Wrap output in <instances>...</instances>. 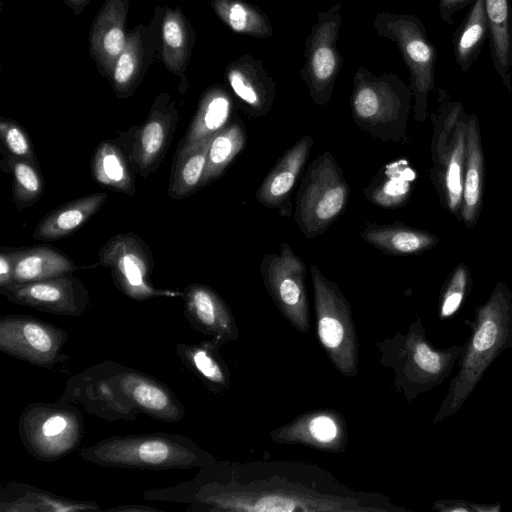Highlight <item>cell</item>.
<instances>
[{"instance_id":"cell-1","label":"cell","mask_w":512,"mask_h":512,"mask_svg":"<svg viewBox=\"0 0 512 512\" xmlns=\"http://www.w3.org/2000/svg\"><path fill=\"white\" fill-rule=\"evenodd\" d=\"M193 478L143 492L147 501L186 505L187 511L389 512L383 495L358 492L319 466L291 461H217Z\"/></svg>"},{"instance_id":"cell-2","label":"cell","mask_w":512,"mask_h":512,"mask_svg":"<svg viewBox=\"0 0 512 512\" xmlns=\"http://www.w3.org/2000/svg\"><path fill=\"white\" fill-rule=\"evenodd\" d=\"M59 401L110 422L135 420L139 414H145L173 423L186 414L164 383L112 360L94 364L70 377Z\"/></svg>"},{"instance_id":"cell-3","label":"cell","mask_w":512,"mask_h":512,"mask_svg":"<svg viewBox=\"0 0 512 512\" xmlns=\"http://www.w3.org/2000/svg\"><path fill=\"white\" fill-rule=\"evenodd\" d=\"M79 456L99 466L147 470L200 468L216 460L192 439L166 432L114 435L81 449Z\"/></svg>"},{"instance_id":"cell-4","label":"cell","mask_w":512,"mask_h":512,"mask_svg":"<svg viewBox=\"0 0 512 512\" xmlns=\"http://www.w3.org/2000/svg\"><path fill=\"white\" fill-rule=\"evenodd\" d=\"M350 188L335 157L325 151L308 166L299 184L293 219L308 239L321 236L344 212Z\"/></svg>"},{"instance_id":"cell-5","label":"cell","mask_w":512,"mask_h":512,"mask_svg":"<svg viewBox=\"0 0 512 512\" xmlns=\"http://www.w3.org/2000/svg\"><path fill=\"white\" fill-rule=\"evenodd\" d=\"M319 340L334 367L345 377L358 370V339L351 306L341 289L317 266L310 267Z\"/></svg>"},{"instance_id":"cell-6","label":"cell","mask_w":512,"mask_h":512,"mask_svg":"<svg viewBox=\"0 0 512 512\" xmlns=\"http://www.w3.org/2000/svg\"><path fill=\"white\" fill-rule=\"evenodd\" d=\"M18 432L26 451L35 459L51 462L75 450L84 434V419L76 405L30 403L22 410Z\"/></svg>"},{"instance_id":"cell-7","label":"cell","mask_w":512,"mask_h":512,"mask_svg":"<svg viewBox=\"0 0 512 512\" xmlns=\"http://www.w3.org/2000/svg\"><path fill=\"white\" fill-rule=\"evenodd\" d=\"M98 259L99 265L110 269L117 289L133 300L182 296L179 292L154 287L151 281L154 268L153 253L133 232L110 237L99 250Z\"/></svg>"},{"instance_id":"cell-8","label":"cell","mask_w":512,"mask_h":512,"mask_svg":"<svg viewBox=\"0 0 512 512\" xmlns=\"http://www.w3.org/2000/svg\"><path fill=\"white\" fill-rule=\"evenodd\" d=\"M263 284L274 304L298 331L310 329L309 303L305 285L306 266L288 243L278 253L263 256L260 263Z\"/></svg>"},{"instance_id":"cell-9","label":"cell","mask_w":512,"mask_h":512,"mask_svg":"<svg viewBox=\"0 0 512 512\" xmlns=\"http://www.w3.org/2000/svg\"><path fill=\"white\" fill-rule=\"evenodd\" d=\"M67 340V331L33 316L0 318L1 352L38 367L51 368L68 359L62 353Z\"/></svg>"},{"instance_id":"cell-10","label":"cell","mask_w":512,"mask_h":512,"mask_svg":"<svg viewBox=\"0 0 512 512\" xmlns=\"http://www.w3.org/2000/svg\"><path fill=\"white\" fill-rule=\"evenodd\" d=\"M178 123L175 103L161 94L153 103L142 125L131 128L120 140L125 146L133 170L146 179L162 162Z\"/></svg>"},{"instance_id":"cell-11","label":"cell","mask_w":512,"mask_h":512,"mask_svg":"<svg viewBox=\"0 0 512 512\" xmlns=\"http://www.w3.org/2000/svg\"><path fill=\"white\" fill-rule=\"evenodd\" d=\"M0 293L16 304L46 313L78 317L90 305L86 286L71 274L46 280L0 287Z\"/></svg>"},{"instance_id":"cell-12","label":"cell","mask_w":512,"mask_h":512,"mask_svg":"<svg viewBox=\"0 0 512 512\" xmlns=\"http://www.w3.org/2000/svg\"><path fill=\"white\" fill-rule=\"evenodd\" d=\"M184 314L191 327L220 346L237 340L234 315L223 298L211 287L193 283L182 292Z\"/></svg>"},{"instance_id":"cell-13","label":"cell","mask_w":512,"mask_h":512,"mask_svg":"<svg viewBox=\"0 0 512 512\" xmlns=\"http://www.w3.org/2000/svg\"><path fill=\"white\" fill-rule=\"evenodd\" d=\"M313 146L310 134L301 137L278 159L258 187L255 197L263 206L278 209L280 215L290 217L291 196Z\"/></svg>"},{"instance_id":"cell-14","label":"cell","mask_w":512,"mask_h":512,"mask_svg":"<svg viewBox=\"0 0 512 512\" xmlns=\"http://www.w3.org/2000/svg\"><path fill=\"white\" fill-rule=\"evenodd\" d=\"M277 443H300L315 449L340 452L347 442V430L342 417L334 411L303 414L270 433Z\"/></svg>"},{"instance_id":"cell-15","label":"cell","mask_w":512,"mask_h":512,"mask_svg":"<svg viewBox=\"0 0 512 512\" xmlns=\"http://www.w3.org/2000/svg\"><path fill=\"white\" fill-rule=\"evenodd\" d=\"M353 117L365 133L380 141H399L404 134L401 104L372 86H362L353 97Z\"/></svg>"},{"instance_id":"cell-16","label":"cell","mask_w":512,"mask_h":512,"mask_svg":"<svg viewBox=\"0 0 512 512\" xmlns=\"http://www.w3.org/2000/svg\"><path fill=\"white\" fill-rule=\"evenodd\" d=\"M100 511L98 503L70 499L23 482L8 481L0 489L1 512Z\"/></svg>"},{"instance_id":"cell-17","label":"cell","mask_w":512,"mask_h":512,"mask_svg":"<svg viewBox=\"0 0 512 512\" xmlns=\"http://www.w3.org/2000/svg\"><path fill=\"white\" fill-rule=\"evenodd\" d=\"M220 347L210 339L176 345V354L185 368L214 394L225 393L231 384V374L219 352Z\"/></svg>"},{"instance_id":"cell-18","label":"cell","mask_w":512,"mask_h":512,"mask_svg":"<svg viewBox=\"0 0 512 512\" xmlns=\"http://www.w3.org/2000/svg\"><path fill=\"white\" fill-rule=\"evenodd\" d=\"M106 200L107 194L99 192L62 204L40 220L33 231V239L55 241L67 237L95 215Z\"/></svg>"},{"instance_id":"cell-19","label":"cell","mask_w":512,"mask_h":512,"mask_svg":"<svg viewBox=\"0 0 512 512\" xmlns=\"http://www.w3.org/2000/svg\"><path fill=\"white\" fill-rule=\"evenodd\" d=\"M79 267L60 250L47 246L14 249V283L23 284L71 274Z\"/></svg>"},{"instance_id":"cell-20","label":"cell","mask_w":512,"mask_h":512,"mask_svg":"<svg viewBox=\"0 0 512 512\" xmlns=\"http://www.w3.org/2000/svg\"><path fill=\"white\" fill-rule=\"evenodd\" d=\"M127 150L120 140H104L91 159L94 180L110 190L134 196L135 182Z\"/></svg>"},{"instance_id":"cell-21","label":"cell","mask_w":512,"mask_h":512,"mask_svg":"<svg viewBox=\"0 0 512 512\" xmlns=\"http://www.w3.org/2000/svg\"><path fill=\"white\" fill-rule=\"evenodd\" d=\"M359 235L369 245L391 255L417 253L433 242L431 236L400 223H367L361 227Z\"/></svg>"},{"instance_id":"cell-22","label":"cell","mask_w":512,"mask_h":512,"mask_svg":"<svg viewBox=\"0 0 512 512\" xmlns=\"http://www.w3.org/2000/svg\"><path fill=\"white\" fill-rule=\"evenodd\" d=\"M414 178L406 160L393 161L378 170L363 192L374 205L395 208L405 201Z\"/></svg>"},{"instance_id":"cell-23","label":"cell","mask_w":512,"mask_h":512,"mask_svg":"<svg viewBox=\"0 0 512 512\" xmlns=\"http://www.w3.org/2000/svg\"><path fill=\"white\" fill-rule=\"evenodd\" d=\"M211 139L178 150L168 186V194L172 199L186 198L202 188Z\"/></svg>"},{"instance_id":"cell-24","label":"cell","mask_w":512,"mask_h":512,"mask_svg":"<svg viewBox=\"0 0 512 512\" xmlns=\"http://www.w3.org/2000/svg\"><path fill=\"white\" fill-rule=\"evenodd\" d=\"M231 113V102L222 93H211L206 96L192 120L179 149H186L206 139L228 125Z\"/></svg>"},{"instance_id":"cell-25","label":"cell","mask_w":512,"mask_h":512,"mask_svg":"<svg viewBox=\"0 0 512 512\" xmlns=\"http://www.w3.org/2000/svg\"><path fill=\"white\" fill-rule=\"evenodd\" d=\"M245 145L246 132L239 123H230L216 133L209 144L202 187L219 178Z\"/></svg>"},{"instance_id":"cell-26","label":"cell","mask_w":512,"mask_h":512,"mask_svg":"<svg viewBox=\"0 0 512 512\" xmlns=\"http://www.w3.org/2000/svg\"><path fill=\"white\" fill-rule=\"evenodd\" d=\"M1 167L12 175V197L20 210L32 206L41 198L44 181L37 162L4 155Z\"/></svg>"},{"instance_id":"cell-27","label":"cell","mask_w":512,"mask_h":512,"mask_svg":"<svg viewBox=\"0 0 512 512\" xmlns=\"http://www.w3.org/2000/svg\"><path fill=\"white\" fill-rule=\"evenodd\" d=\"M485 10L491 36L494 66L508 84L509 74V9L507 0H485Z\"/></svg>"},{"instance_id":"cell-28","label":"cell","mask_w":512,"mask_h":512,"mask_svg":"<svg viewBox=\"0 0 512 512\" xmlns=\"http://www.w3.org/2000/svg\"><path fill=\"white\" fill-rule=\"evenodd\" d=\"M489 31L485 0H476L455 40L456 61L462 71L471 66Z\"/></svg>"},{"instance_id":"cell-29","label":"cell","mask_w":512,"mask_h":512,"mask_svg":"<svg viewBox=\"0 0 512 512\" xmlns=\"http://www.w3.org/2000/svg\"><path fill=\"white\" fill-rule=\"evenodd\" d=\"M468 134V166L464 184V202L465 208L463 215L467 220L473 217L474 210L478 204L480 196V167L481 155L479 151L475 125L470 123Z\"/></svg>"},{"instance_id":"cell-30","label":"cell","mask_w":512,"mask_h":512,"mask_svg":"<svg viewBox=\"0 0 512 512\" xmlns=\"http://www.w3.org/2000/svg\"><path fill=\"white\" fill-rule=\"evenodd\" d=\"M122 24L120 17H113L112 20H104L101 17L96 29V48L102 56L108 61H113L114 64L126 45Z\"/></svg>"},{"instance_id":"cell-31","label":"cell","mask_w":512,"mask_h":512,"mask_svg":"<svg viewBox=\"0 0 512 512\" xmlns=\"http://www.w3.org/2000/svg\"><path fill=\"white\" fill-rule=\"evenodd\" d=\"M0 138L4 155L36 162L33 145L27 132L18 122L7 118L0 120Z\"/></svg>"},{"instance_id":"cell-32","label":"cell","mask_w":512,"mask_h":512,"mask_svg":"<svg viewBox=\"0 0 512 512\" xmlns=\"http://www.w3.org/2000/svg\"><path fill=\"white\" fill-rule=\"evenodd\" d=\"M463 136L458 135L457 142L451 154L446 174V187L449 197V205L452 210L457 208L463 194L462 162H463Z\"/></svg>"},{"instance_id":"cell-33","label":"cell","mask_w":512,"mask_h":512,"mask_svg":"<svg viewBox=\"0 0 512 512\" xmlns=\"http://www.w3.org/2000/svg\"><path fill=\"white\" fill-rule=\"evenodd\" d=\"M229 82L235 94L251 107V114L261 116L266 112L262 95L239 71L229 74Z\"/></svg>"},{"instance_id":"cell-34","label":"cell","mask_w":512,"mask_h":512,"mask_svg":"<svg viewBox=\"0 0 512 512\" xmlns=\"http://www.w3.org/2000/svg\"><path fill=\"white\" fill-rule=\"evenodd\" d=\"M411 361L416 368L429 374L438 373L442 367L440 355L431 350L425 342H416L412 346Z\"/></svg>"},{"instance_id":"cell-35","label":"cell","mask_w":512,"mask_h":512,"mask_svg":"<svg viewBox=\"0 0 512 512\" xmlns=\"http://www.w3.org/2000/svg\"><path fill=\"white\" fill-rule=\"evenodd\" d=\"M163 40L166 51L170 53L182 52L185 45V31L181 21L169 15L163 24Z\"/></svg>"},{"instance_id":"cell-36","label":"cell","mask_w":512,"mask_h":512,"mask_svg":"<svg viewBox=\"0 0 512 512\" xmlns=\"http://www.w3.org/2000/svg\"><path fill=\"white\" fill-rule=\"evenodd\" d=\"M335 59L333 52L328 47H320L313 56V71L315 77L320 81H325L333 73Z\"/></svg>"},{"instance_id":"cell-37","label":"cell","mask_w":512,"mask_h":512,"mask_svg":"<svg viewBox=\"0 0 512 512\" xmlns=\"http://www.w3.org/2000/svg\"><path fill=\"white\" fill-rule=\"evenodd\" d=\"M497 333L498 328L495 322L492 320H485L474 336V349L480 352L490 349L496 341Z\"/></svg>"},{"instance_id":"cell-38","label":"cell","mask_w":512,"mask_h":512,"mask_svg":"<svg viewBox=\"0 0 512 512\" xmlns=\"http://www.w3.org/2000/svg\"><path fill=\"white\" fill-rule=\"evenodd\" d=\"M14 249H1L0 253V287L14 284Z\"/></svg>"},{"instance_id":"cell-39","label":"cell","mask_w":512,"mask_h":512,"mask_svg":"<svg viewBox=\"0 0 512 512\" xmlns=\"http://www.w3.org/2000/svg\"><path fill=\"white\" fill-rule=\"evenodd\" d=\"M228 21L233 30L243 31L247 24V13L245 8L240 4H233L228 13Z\"/></svg>"},{"instance_id":"cell-40","label":"cell","mask_w":512,"mask_h":512,"mask_svg":"<svg viewBox=\"0 0 512 512\" xmlns=\"http://www.w3.org/2000/svg\"><path fill=\"white\" fill-rule=\"evenodd\" d=\"M462 297L463 294L461 290L449 293L443 303L442 314L444 316H448L454 313L458 309L462 301Z\"/></svg>"},{"instance_id":"cell-41","label":"cell","mask_w":512,"mask_h":512,"mask_svg":"<svg viewBox=\"0 0 512 512\" xmlns=\"http://www.w3.org/2000/svg\"><path fill=\"white\" fill-rule=\"evenodd\" d=\"M467 0H441L440 11L444 21L449 22L453 13Z\"/></svg>"},{"instance_id":"cell-42","label":"cell","mask_w":512,"mask_h":512,"mask_svg":"<svg viewBox=\"0 0 512 512\" xmlns=\"http://www.w3.org/2000/svg\"><path fill=\"white\" fill-rule=\"evenodd\" d=\"M108 511H115V512L155 511V512H157L158 509L153 508V507H149V506L140 505V504H137V505L136 504H129V505H122V506L112 507V508H109Z\"/></svg>"},{"instance_id":"cell-43","label":"cell","mask_w":512,"mask_h":512,"mask_svg":"<svg viewBox=\"0 0 512 512\" xmlns=\"http://www.w3.org/2000/svg\"><path fill=\"white\" fill-rule=\"evenodd\" d=\"M509 43H510V50H509V63L510 67H512V24L511 29H509Z\"/></svg>"}]
</instances>
